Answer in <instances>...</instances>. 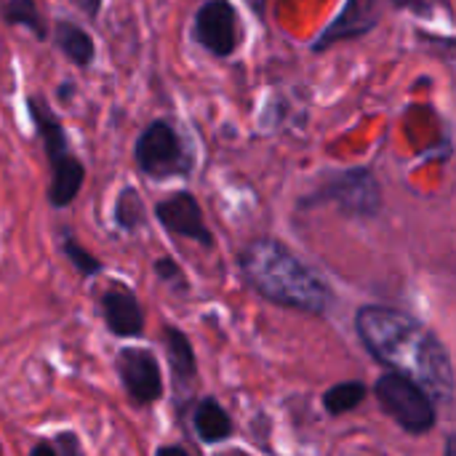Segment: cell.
Returning a JSON list of instances; mask_svg holds the SVG:
<instances>
[{"label": "cell", "mask_w": 456, "mask_h": 456, "mask_svg": "<svg viewBox=\"0 0 456 456\" xmlns=\"http://www.w3.org/2000/svg\"><path fill=\"white\" fill-rule=\"evenodd\" d=\"M355 329L369 353L393 374L422 387L433 401H449L454 393V369L444 345L414 318L390 307H363Z\"/></svg>", "instance_id": "1"}, {"label": "cell", "mask_w": 456, "mask_h": 456, "mask_svg": "<svg viewBox=\"0 0 456 456\" xmlns=\"http://www.w3.org/2000/svg\"><path fill=\"white\" fill-rule=\"evenodd\" d=\"M240 267L246 281L275 305L323 313L331 299L326 283L278 240L262 238L248 243L240 254Z\"/></svg>", "instance_id": "2"}, {"label": "cell", "mask_w": 456, "mask_h": 456, "mask_svg": "<svg viewBox=\"0 0 456 456\" xmlns=\"http://www.w3.org/2000/svg\"><path fill=\"white\" fill-rule=\"evenodd\" d=\"M382 409L409 433H428L436 425L433 398L401 374H385L377 382Z\"/></svg>", "instance_id": "3"}, {"label": "cell", "mask_w": 456, "mask_h": 456, "mask_svg": "<svg viewBox=\"0 0 456 456\" xmlns=\"http://www.w3.org/2000/svg\"><path fill=\"white\" fill-rule=\"evenodd\" d=\"M136 163L147 176L155 179L176 176L190 168L184 144L174 126L166 120H155L144 128V134L136 142Z\"/></svg>", "instance_id": "4"}, {"label": "cell", "mask_w": 456, "mask_h": 456, "mask_svg": "<svg viewBox=\"0 0 456 456\" xmlns=\"http://www.w3.org/2000/svg\"><path fill=\"white\" fill-rule=\"evenodd\" d=\"M195 37L214 56H230L238 43L235 11L227 0H208L195 13Z\"/></svg>", "instance_id": "5"}, {"label": "cell", "mask_w": 456, "mask_h": 456, "mask_svg": "<svg viewBox=\"0 0 456 456\" xmlns=\"http://www.w3.org/2000/svg\"><path fill=\"white\" fill-rule=\"evenodd\" d=\"M155 214H158L160 224L168 232L190 238V240H198L203 246H211V232H208V227L203 222L198 200L190 192H176L174 198L158 203Z\"/></svg>", "instance_id": "6"}, {"label": "cell", "mask_w": 456, "mask_h": 456, "mask_svg": "<svg viewBox=\"0 0 456 456\" xmlns=\"http://www.w3.org/2000/svg\"><path fill=\"white\" fill-rule=\"evenodd\" d=\"M120 377L126 390L131 393L134 401L150 403L160 395V371L158 363L150 353L144 350H123L118 361Z\"/></svg>", "instance_id": "7"}, {"label": "cell", "mask_w": 456, "mask_h": 456, "mask_svg": "<svg viewBox=\"0 0 456 456\" xmlns=\"http://www.w3.org/2000/svg\"><path fill=\"white\" fill-rule=\"evenodd\" d=\"M329 198H334L345 211L361 214V216L374 214L379 206V190L369 171H350V174L339 176L329 187Z\"/></svg>", "instance_id": "8"}, {"label": "cell", "mask_w": 456, "mask_h": 456, "mask_svg": "<svg viewBox=\"0 0 456 456\" xmlns=\"http://www.w3.org/2000/svg\"><path fill=\"white\" fill-rule=\"evenodd\" d=\"M104 318L107 326L118 334V337H134L142 331V310L136 305V299L126 291H110L104 294Z\"/></svg>", "instance_id": "9"}, {"label": "cell", "mask_w": 456, "mask_h": 456, "mask_svg": "<svg viewBox=\"0 0 456 456\" xmlns=\"http://www.w3.org/2000/svg\"><path fill=\"white\" fill-rule=\"evenodd\" d=\"M371 24H374L371 0H350L347 8H345V13L323 32V37L318 40V48H323V45H329L331 40H339V37L361 35V32H366Z\"/></svg>", "instance_id": "10"}, {"label": "cell", "mask_w": 456, "mask_h": 456, "mask_svg": "<svg viewBox=\"0 0 456 456\" xmlns=\"http://www.w3.org/2000/svg\"><path fill=\"white\" fill-rule=\"evenodd\" d=\"M51 168H53V179H51V203H53V206H67V203L77 195L86 171H83V166H80L69 152H67L64 158L53 160Z\"/></svg>", "instance_id": "11"}, {"label": "cell", "mask_w": 456, "mask_h": 456, "mask_svg": "<svg viewBox=\"0 0 456 456\" xmlns=\"http://www.w3.org/2000/svg\"><path fill=\"white\" fill-rule=\"evenodd\" d=\"M56 43L59 48L77 64V67H88L94 59V40L86 29H80L77 24L69 21H59L56 24Z\"/></svg>", "instance_id": "12"}, {"label": "cell", "mask_w": 456, "mask_h": 456, "mask_svg": "<svg viewBox=\"0 0 456 456\" xmlns=\"http://www.w3.org/2000/svg\"><path fill=\"white\" fill-rule=\"evenodd\" d=\"M195 428H198V436L208 444H216V441H224L230 433H232V422L230 417L224 414V409L214 401H203L198 414H195Z\"/></svg>", "instance_id": "13"}, {"label": "cell", "mask_w": 456, "mask_h": 456, "mask_svg": "<svg viewBox=\"0 0 456 456\" xmlns=\"http://www.w3.org/2000/svg\"><path fill=\"white\" fill-rule=\"evenodd\" d=\"M166 345H168V358H171V366L176 371L179 379H187L195 374V358H192V347L187 342V337L176 329H168L166 331Z\"/></svg>", "instance_id": "14"}, {"label": "cell", "mask_w": 456, "mask_h": 456, "mask_svg": "<svg viewBox=\"0 0 456 456\" xmlns=\"http://www.w3.org/2000/svg\"><path fill=\"white\" fill-rule=\"evenodd\" d=\"M363 398H366V387L361 382H342L326 393L323 403L331 414H345V411L355 409Z\"/></svg>", "instance_id": "15"}, {"label": "cell", "mask_w": 456, "mask_h": 456, "mask_svg": "<svg viewBox=\"0 0 456 456\" xmlns=\"http://www.w3.org/2000/svg\"><path fill=\"white\" fill-rule=\"evenodd\" d=\"M5 19H8L11 24H24V27H29L37 37L45 35L43 19H40V13H37V8H35L32 0H8V3H5Z\"/></svg>", "instance_id": "16"}, {"label": "cell", "mask_w": 456, "mask_h": 456, "mask_svg": "<svg viewBox=\"0 0 456 456\" xmlns=\"http://www.w3.org/2000/svg\"><path fill=\"white\" fill-rule=\"evenodd\" d=\"M142 200L136 195V190H123L120 200H118V208H115V216H118V224L126 227V230H134L139 222H142Z\"/></svg>", "instance_id": "17"}, {"label": "cell", "mask_w": 456, "mask_h": 456, "mask_svg": "<svg viewBox=\"0 0 456 456\" xmlns=\"http://www.w3.org/2000/svg\"><path fill=\"white\" fill-rule=\"evenodd\" d=\"M64 251H67V256L75 262V267L83 273V275H94L96 270H99V262L88 254V251H83L77 243H72V240H67L64 243Z\"/></svg>", "instance_id": "18"}, {"label": "cell", "mask_w": 456, "mask_h": 456, "mask_svg": "<svg viewBox=\"0 0 456 456\" xmlns=\"http://www.w3.org/2000/svg\"><path fill=\"white\" fill-rule=\"evenodd\" d=\"M59 454L56 456H83L80 454V446L72 436H59Z\"/></svg>", "instance_id": "19"}, {"label": "cell", "mask_w": 456, "mask_h": 456, "mask_svg": "<svg viewBox=\"0 0 456 456\" xmlns=\"http://www.w3.org/2000/svg\"><path fill=\"white\" fill-rule=\"evenodd\" d=\"M75 3H77L86 13H91V16L99 11V0H75Z\"/></svg>", "instance_id": "20"}, {"label": "cell", "mask_w": 456, "mask_h": 456, "mask_svg": "<svg viewBox=\"0 0 456 456\" xmlns=\"http://www.w3.org/2000/svg\"><path fill=\"white\" fill-rule=\"evenodd\" d=\"M32 456H56V452H53V449H51L48 444H40V446H35Z\"/></svg>", "instance_id": "21"}, {"label": "cell", "mask_w": 456, "mask_h": 456, "mask_svg": "<svg viewBox=\"0 0 456 456\" xmlns=\"http://www.w3.org/2000/svg\"><path fill=\"white\" fill-rule=\"evenodd\" d=\"M158 456H190L187 452H182V449H176V446H168V449H160Z\"/></svg>", "instance_id": "22"}, {"label": "cell", "mask_w": 456, "mask_h": 456, "mask_svg": "<svg viewBox=\"0 0 456 456\" xmlns=\"http://www.w3.org/2000/svg\"><path fill=\"white\" fill-rule=\"evenodd\" d=\"M446 456H456V436L449 438V446H446Z\"/></svg>", "instance_id": "23"}, {"label": "cell", "mask_w": 456, "mask_h": 456, "mask_svg": "<svg viewBox=\"0 0 456 456\" xmlns=\"http://www.w3.org/2000/svg\"><path fill=\"white\" fill-rule=\"evenodd\" d=\"M246 3H248L256 13H262V8H265V0H246Z\"/></svg>", "instance_id": "24"}]
</instances>
